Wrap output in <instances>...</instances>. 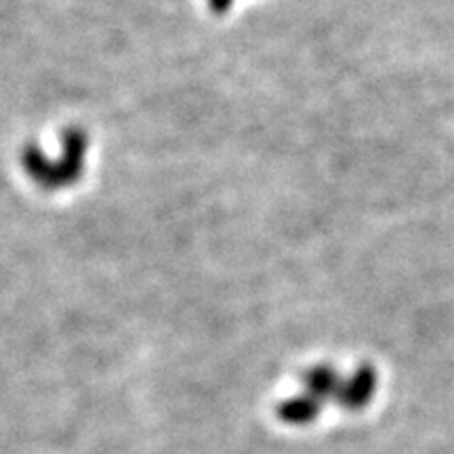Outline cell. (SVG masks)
Wrapping results in <instances>:
<instances>
[{
    "label": "cell",
    "mask_w": 454,
    "mask_h": 454,
    "mask_svg": "<svg viewBox=\"0 0 454 454\" xmlns=\"http://www.w3.org/2000/svg\"><path fill=\"white\" fill-rule=\"evenodd\" d=\"M230 3L231 0H211L215 11H225L227 7H230Z\"/></svg>",
    "instance_id": "cell-4"
},
{
    "label": "cell",
    "mask_w": 454,
    "mask_h": 454,
    "mask_svg": "<svg viewBox=\"0 0 454 454\" xmlns=\"http://www.w3.org/2000/svg\"><path fill=\"white\" fill-rule=\"evenodd\" d=\"M374 389H377V372L372 366H360L354 377L345 383L339 395V404L348 411H362L368 402L372 400Z\"/></svg>",
    "instance_id": "cell-1"
},
{
    "label": "cell",
    "mask_w": 454,
    "mask_h": 454,
    "mask_svg": "<svg viewBox=\"0 0 454 454\" xmlns=\"http://www.w3.org/2000/svg\"><path fill=\"white\" fill-rule=\"evenodd\" d=\"M325 402L314 395H297L278 406V417L288 425H308L322 412Z\"/></svg>",
    "instance_id": "cell-2"
},
{
    "label": "cell",
    "mask_w": 454,
    "mask_h": 454,
    "mask_svg": "<svg viewBox=\"0 0 454 454\" xmlns=\"http://www.w3.org/2000/svg\"><path fill=\"white\" fill-rule=\"evenodd\" d=\"M305 383H308L309 395L317 397L320 402L339 400L340 391L345 387V381L331 366L314 368V371L308 372V377H305Z\"/></svg>",
    "instance_id": "cell-3"
}]
</instances>
